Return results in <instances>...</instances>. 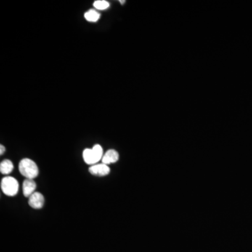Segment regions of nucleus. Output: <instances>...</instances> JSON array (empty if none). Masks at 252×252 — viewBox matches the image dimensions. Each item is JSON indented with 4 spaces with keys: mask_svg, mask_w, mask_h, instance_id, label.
Listing matches in <instances>:
<instances>
[{
    "mask_svg": "<svg viewBox=\"0 0 252 252\" xmlns=\"http://www.w3.org/2000/svg\"><path fill=\"white\" fill-rule=\"evenodd\" d=\"M20 174L26 179H34L39 174L38 165L30 158H23L20 160L19 165Z\"/></svg>",
    "mask_w": 252,
    "mask_h": 252,
    "instance_id": "f257e3e1",
    "label": "nucleus"
},
{
    "mask_svg": "<svg viewBox=\"0 0 252 252\" xmlns=\"http://www.w3.org/2000/svg\"><path fill=\"white\" fill-rule=\"evenodd\" d=\"M103 155V149L99 144H96L92 149H86L83 152V160L88 165H96Z\"/></svg>",
    "mask_w": 252,
    "mask_h": 252,
    "instance_id": "f03ea898",
    "label": "nucleus"
},
{
    "mask_svg": "<svg viewBox=\"0 0 252 252\" xmlns=\"http://www.w3.org/2000/svg\"><path fill=\"white\" fill-rule=\"evenodd\" d=\"M1 189L7 196H14L19 192V182L12 176H5L1 179Z\"/></svg>",
    "mask_w": 252,
    "mask_h": 252,
    "instance_id": "7ed1b4c3",
    "label": "nucleus"
},
{
    "mask_svg": "<svg viewBox=\"0 0 252 252\" xmlns=\"http://www.w3.org/2000/svg\"><path fill=\"white\" fill-rule=\"evenodd\" d=\"M29 205L35 210L42 208L44 204V197L41 193L35 192L28 200Z\"/></svg>",
    "mask_w": 252,
    "mask_h": 252,
    "instance_id": "20e7f679",
    "label": "nucleus"
},
{
    "mask_svg": "<svg viewBox=\"0 0 252 252\" xmlns=\"http://www.w3.org/2000/svg\"><path fill=\"white\" fill-rule=\"evenodd\" d=\"M89 173L95 176H107L110 173V168L108 165L104 164V163L96 164L90 167Z\"/></svg>",
    "mask_w": 252,
    "mask_h": 252,
    "instance_id": "39448f33",
    "label": "nucleus"
},
{
    "mask_svg": "<svg viewBox=\"0 0 252 252\" xmlns=\"http://www.w3.org/2000/svg\"><path fill=\"white\" fill-rule=\"evenodd\" d=\"M37 189V184L33 179H26L22 184V192L24 196L30 197L35 192Z\"/></svg>",
    "mask_w": 252,
    "mask_h": 252,
    "instance_id": "423d86ee",
    "label": "nucleus"
},
{
    "mask_svg": "<svg viewBox=\"0 0 252 252\" xmlns=\"http://www.w3.org/2000/svg\"><path fill=\"white\" fill-rule=\"evenodd\" d=\"M118 158H119V155H118V152L115 149H110L104 154L102 161L104 164L108 165L112 163H116Z\"/></svg>",
    "mask_w": 252,
    "mask_h": 252,
    "instance_id": "0eeeda50",
    "label": "nucleus"
},
{
    "mask_svg": "<svg viewBox=\"0 0 252 252\" xmlns=\"http://www.w3.org/2000/svg\"><path fill=\"white\" fill-rule=\"evenodd\" d=\"M14 166L12 162L10 160H7V159L3 160L0 163V172L3 174H10L14 170Z\"/></svg>",
    "mask_w": 252,
    "mask_h": 252,
    "instance_id": "6e6552de",
    "label": "nucleus"
},
{
    "mask_svg": "<svg viewBox=\"0 0 252 252\" xmlns=\"http://www.w3.org/2000/svg\"><path fill=\"white\" fill-rule=\"evenodd\" d=\"M85 19L89 22H96L99 20L100 14L97 11L91 9L87 11L84 15Z\"/></svg>",
    "mask_w": 252,
    "mask_h": 252,
    "instance_id": "1a4fd4ad",
    "label": "nucleus"
},
{
    "mask_svg": "<svg viewBox=\"0 0 252 252\" xmlns=\"http://www.w3.org/2000/svg\"><path fill=\"white\" fill-rule=\"evenodd\" d=\"M94 7L99 10H104L110 6V3L105 0H97L94 4Z\"/></svg>",
    "mask_w": 252,
    "mask_h": 252,
    "instance_id": "9d476101",
    "label": "nucleus"
},
{
    "mask_svg": "<svg viewBox=\"0 0 252 252\" xmlns=\"http://www.w3.org/2000/svg\"><path fill=\"white\" fill-rule=\"evenodd\" d=\"M5 152V147H4V146L2 145V144H1L0 145V154L1 155H2Z\"/></svg>",
    "mask_w": 252,
    "mask_h": 252,
    "instance_id": "9b49d317",
    "label": "nucleus"
},
{
    "mask_svg": "<svg viewBox=\"0 0 252 252\" xmlns=\"http://www.w3.org/2000/svg\"><path fill=\"white\" fill-rule=\"evenodd\" d=\"M120 2H121V4H123V3L126 2V1H120Z\"/></svg>",
    "mask_w": 252,
    "mask_h": 252,
    "instance_id": "f8f14e48",
    "label": "nucleus"
}]
</instances>
